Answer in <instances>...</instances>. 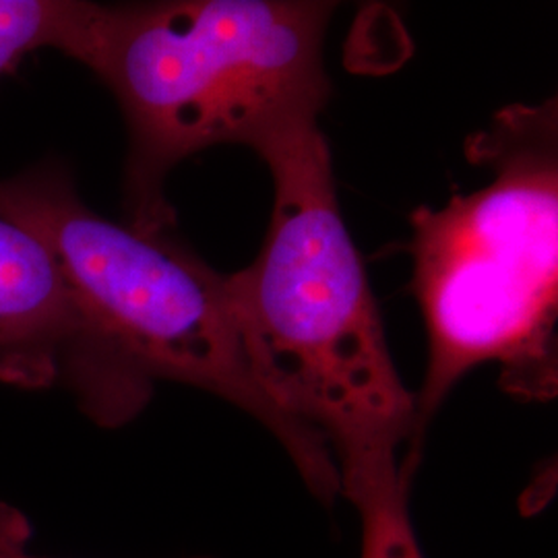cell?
Segmentation results:
<instances>
[{
	"mask_svg": "<svg viewBox=\"0 0 558 558\" xmlns=\"http://www.w3.org/2000/svg\"><path fill=\"white\" fill-rule=\"evenodd\" d=\"M0 379L25 387L62 380L106 426L126 422L92 323L46 244L0 216Z\"/></svg>",
	"mask_w": 558,
	"mask_h": 558,
	"instance_id": "cell-5",
	"label": "cell"
},
{
	"mask_svg": "<svg viewBox=\"0 0 558 558\" xmlns=\"http://www.w3.org/2000/svg\"><path fill=\"white\" fill-rule=\"evenodd\" d=\"M333 11L317 0L85 2L69 57L108 85L126 120L129 226L166 234L174 223L163 191L180 161L216 145L257 149L319 120Z\"/></svg>",
	"mask_w": 558,
	"mask_h": 558,
	"instance_id": "cell-2",
	"label": "cell"
},
{
	"mask_svg": "<svg viewBox=\"0 0 558 558\" xmlns=\"http://www.w3.org/2000/svg\"><path fill=\"white\" fill-rule=\"evenodd\" d=\"M29 538L32 527L25 515L20 509L0 502V558H48L27 553Z\"/></svg>",
	"mask_w": 558,
	"mask_h": 558,
	"instance_id": "cell-8",
	"label": "cell"
},
{
	"mask_svg": "<svg viewBox=\"0 0 558 558\" xmlns=\"http://www.w3.org/2000/svg\"><path fill=\"white\" fill-rule=\"evenodd\" d=\"M493 180L412 214L414 292L428 333L416 396V445L453 387L499 364L502 389L557 393V101L509 106L465 143Z\"/></svg>",
	"mask_w": 558,
	"mask_h": 558,
	"instance_id": "cell-3",
	"label": "cell"
},
{
	"mask_svg": "<svg viewBox=\"0 0 558 558\" xmlns=\"http://www.w3.org/2000/svg\"><path fill=\"white\" fill-rule=\"evenodd\" d=\"M412 472L405 468L360 480L341 490L360 515V558H426L410 518Z\"/></svg>",
	"mask_w": 558,
	"mask_h": 558,
	"instance_id": "cell-6",
	"label": "cell"
},
{
	"mask_svg": "<svg viewBox=\"0 0 558 558\" xmlns=\"http://www.w3.org/2000/svg\"><path fill=\"white\" fill-rule=\"evenodd\" d=\"M255 151L274 180L271 218L257 259L226 276L253 377L286 418L329 447L339 495L389 470L416 472V396L399 377L341 218L319 120Z\"/></svg>",
	"mask_w": 558,
	"mask_h": 558,
	"instance_id": "cell-1",
	"label": "cell"
},
{
	"mask_svg": "<svg viewBox=\"0 0 558 558\" xmlns=\"http://www.w3.org/2000/svg\"><path fill=\"white\" fill-rule=\"evenodd\" d=\"M0 216L34 232L57 260L131 418L156 380L209 391L259 420L317 499L338 497L329 447L286 418L253 377L226 274L166 234L101 218L52 166L0 180Z\"/></svg>",
	"mask_w": 558,
	"mask_h": 558,
	"instance_id": "cell-4",
	"label": "cell"
},
{
	"mask_svg": "<svg viewBox=\"0 0 558 558\" xmlns=\"http://www.w3.org/2000/svg\"><path fill=\"white\" fill-rule=\"evenodd\" d=\"M85 2L81 0H0V77L13 73L27 54L54 48L71 54Z\"/></svg>",
	"mask_w": 558,
	"mask_h": 558,
	"instance_id": "cell-7",
	"label": "cell"
}]
</instances>
